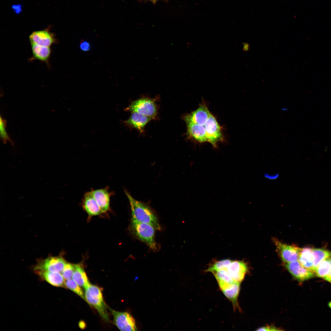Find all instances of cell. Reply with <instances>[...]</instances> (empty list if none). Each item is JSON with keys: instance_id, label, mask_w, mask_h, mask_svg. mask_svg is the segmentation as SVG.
Here are the masks:
<instances>
[{"instance_id": "52a82bcc", "label": "cell", "mask_w": 331, "mask_h": 331, "mask_svg": "<svg viewBox=\"0 0 331 331\" xmlns=\"http://www.w3.org/2000/svg\"><path fill=\"white\" fill-rule=\"evenodd\" d=\"M273 241L277 252L284 263L298 260L301 248L283 243L275 238Z\"/></svg>"}, {"instance_id": "ffe728a7", "label": "cell", "mask_w": 331, "mask_h": 331, "mask_svg": "<svg viewBox=\"0 0 331 331\" xmlns=\"http://www.w3.org/2000/svg\"><path fill=\"white\" fill-rule=\"evenodd\" d=\"M74 270L72 277V279L80 287L84 289L91 284L82 266L79 264H74Z\"/></svg>"}, {"instance_id": "d590c367", "label": "cell", "mask_w": 331, "mask_h": 331, "mask_svg": "<svg viewBox=\"0 0 331 331\" xmlns=\"http://www.w3.org/2000/svg\"><path fill=\"white\" fill-rule=\"evenodd\" d=\"M153 0V1H154V0Z\"/></svg>"}, {"instance_id": "83f0119b", "label": "cell", "mask_w": 331, "mask_h": 331, "mask_svg": "<svg viewBox=\"0 0 331 331\" xmlns=\"http://www.w3.org/2000/svg\"><path fill=\"white\" fill-rule=\"evenodd\" d=\"M74 270V264L67 263L62 272V274L65 280H68L72 278Z\"/></svg>"}, {"instance_id": "8fae6325", "label": "cell", "mask_w": 331, "mask_h": 331, "mask_svg": "<svg viewBox=\"0 0 331 331\" xmlns=\"http://www.w3.org/2000/svg\"><path fill=\"white\" fill-rule=\"evenodd\" d=\"M284 264L289 272L299 281L306 280L313 277L315 275L314 272L302 266L298 260Z\"/></svg>"}, {"instance_id": "7c38bea8", "label": "cell", "mask_w": 331, "mask_h": 331, "mask_svg": "<svg viewBox=\"0 0 331 331\" xmlns=\"http://www.w3.org/2000/svg\"><path fill=\"white\" fill-rule=\"evenodd\" d=\"M210 113L207 106L202 104L197 109L185 116L184 119L186 123H193L205 125Z\"/></svg>"}, {"instance_id": "9a60e30c", "label": "cell", "mask_w": 331, "mask_h": 331, "mask_svg": "<svg viewBox=\"0 0 331 331\" xmlns=\"http://www.w3.org/2000/svg\"><path fill=\"white\" fill-rule=\"evenodd\" d=\"M187 134L189 137L200 143L208 142L205 125L187 123Z\"/></svg>"}, {"instance_id": "7a4b0ae2", "label": "cell", "mask_w": 331, "mask_h": 331, "mask_svg": "<svg viewBox=\"0 0 331 331\" xmlns=\"http://www.w3.org/2000/svg\"><path fill=\"white\" fill-rule=\"evenodd\" d=\"M130 229L133 234L154 251L158 249L155 239V228L152 225L131 218Z\"/></svg>"}, {"instance_id": "e0dca14e", "label": "cell", "mask_w": 331, "mask_h": 331, "mask_svg": "<svg viewBox=\"0 0 331 331\" xmlns=\"http://www.w3.org/2000/svg\"><path fill=\"white\" fill-rule=\"evenodd\" d=\"M35 271L42 279L51 285L57 287H65V279L60 272L42 270Z\"/></svg>"}, {"instance_id": "3957f363", "label": "cell", "mask_w": 331, "mask_h": 331, "mask_svg": "<svg viewBox=\"0 0 331 331\" xmlns=\"http://www.w3.org/2000/svg\"><path fill=\"white\" fill-rule=\"evenodd\" d=\"M85 290V300L97 310L104 320L109 322L107 307L100 288L91 284Z\"/></svg>"}, {"instance_id": "277c9868", "label": "cell", "mask_w": 331, "mask_h": 331, "mask_svg": "<svg viewBox=\"0 0 331 331\" xmlns=\"http://www.w3.org/2000/svg\"><path fill=\"white\" fill-rule=\"evenodd\" d=\"M125 110L131 112H137L150 117L154 118L157 114V109L154 101L152 100L141 98L134 101Z\"/></svg>"}, {"instance_id": "4316f807", "label": "cell", "mask_w": 331, "mask_h": 331, "mask_svg": "<svg viewBox=\"0 0 331 331\" xmlns=\"http://www.w3.org/2000/svg\"><path fill=\"white\" fill-rule=\"evenodd\" d=\"M6 121L1 116L0 118V137L4 143H6L7 141H8L13 144V142L6 130Z\"/></svg>"}, {"instance_id": "d4e9b609", "label": "cell", "mask_w": 331, "mask_h": 331, "mask_svg": "<svg viewBox=\"0 0 331 331\" xmlns=\"http://www.w3.org/2000/svg\"><path fill=\"white\" fill-rule=\"evenodd\" d=\"M212 273L217 282L232 283L235 282L231 276L227 268L220 270Z\"/></svg>"}, {"instance_id": "5bb4252c", "label": "cell", "mask_w": 331, "mask_h": 331, "mask_svg": "<svg viewBox=\"0 0 331 331\" xmlns=\"http://www.w3.org/2000/svg\"><path fill=\"white\" fill-rule=\"evenodd\" d=\"M90 191L99 206L102 213L108 211L112 194L109 192L108 188L91 189Z\"/></svg>"}, {"instance_id": "4dcf8cb0", "label": "cell", "mask_w": 331, "mask_h": 331, "mask_svg": "<svg viewBox=\"0 0 331 331\" xmlns=\"http://www.w3.org/2000/svg\"><path fill=\"white\" fill-rule=\"evenodd\" d=\"M257 331H279L282 330L275 326H266L258 328Z\"/></svg>"}, {"instance_id": "1f68e13d", "label": "cell", "mask_w": 331, "mask_h": 331, "mask_svg": "<svg viewBox=\"0 0 331 331\" xmlns=\"http://www.w3.org/2000/svg\"><path fill=\"white\" fill-rule=\"evenodd\" d=\"M12 8L16 14L20 13L22 11V6L20 4L13 5H12Z\"/></svg>"}, {"instance_id": "7402d4cb", "label": "cell", "mask_w": 331, "mask_h": 331, "mask_svg": "<svg viewBox=\"0 0 331 331\" xmlns=\"http://www.w3.org/2000/svg\"><path fill=\"white\" fill-rule=\"evenodd\" d=\"M312 255L313 269L315 273L319 264L331 255V252L323 248H313Z\"/></svg>"}, {"instance_id": "30bf717a", "label": "cell", "mask_w": 331, "mask_h": 331, "mask_svg": "<svg viewBox=\"0 0 331 331\" xmlns=\"http://www.w3.org/2000/svg\"><path fill=\"white\" fill-rule=\"evenodd\" d=\"M219 287L225 296L232 302L234 310L241 309L238 302L240 283L235 282L232 283L217 282Z\"/></svg>"}, {"instance_id": "4fadbf2b", "label": "cell", "mask_w": 331, "mask_h": 331, "mask_svg": "<svg viewBox=\"0 0 331 331\" xmlns=\"http://www.w3.org/2000/svg\"><path fill=\"white\" fill-rule=\"evenodd\" d=\"M227 269L233 280L240 283L243 280L248 271L247 264L242 261H232Z\"/></svg>"}, {"instance_id": "836d02e7", "label": "cell", "mask_w": 331, "mask_h": 331, "mask_svg": "<svg viewBox=\"0 0 331 331\" xmlns=\"http://www.w3.org/2000/svg\"><path fill=\"white\" fill-rule=\"evenodd\" d=\"M243 50L244 51H248L249 49V45L247 43H243Z\"/></svg>"}, {"instance_id": "8992f818", "label": "cell", "mask_w": 331, "mask_h": 331, "mask_svg": "<svg viewBox=\"0 0 331 331\" xmlns=\"http://www.w3.org/2000/svg\"><path fill=\"white\" fill-rule=\"evenodd\" d=\"M113 316L114 324L120 330L137 331L134 318L129 313L119 312L109 308Z\"/></svg>"}, {"instance_id": "603a6c76", "label": "cell", "mask_w": 331, "mask_h": 331, "mask_svg": "<svg viewBox=\"0 0 331 331\" xmlns=\"http://www.w3.org/2000/svg\"><path fill=\"white\" fill-rule=\"evenodd\" d=\"M232 261L229 259H225L215 261L209 265L206 269L205 272H210L213 273L221 269L228 268Z\"/></svg>"}, {"instance_id": "5b68a950", "label": "cell", "mask_w": 331, "mask_h": 331, "mask_svg": "<svg viewBox=\"0 0 331 331\" xmlns=\"http://www.w3.org/2000/svg\"><path fill=\"white\" fill-rule=\"evenodd\" d=\"M205 126L208 142L216 147L217 143L223 140V135L221 127L211 113Z\"/></svg>"}, {"instance_id": "44dd1931", "label": "cell", "mask_w": 331, "mask_h": 331, "mask_svg": "<svg viewBox=\"0 0 331 331\" xmlns=\"http://www.w3.org/2000/svg\"><path fill=\"white\" fill-rule=\"evenodd\" d=\"M312 249L309 247L301 248L298 261L303 267L314 272L313 269Z\"/></svg>"}, {"instance_id": "2e32d148", "label": "cell", "mask_w": 331, "mask_h": 331, "mask_svg": "<svg viewBox=\"0 0 331 331\" xmlns=\"http://www.w3.org/2000/svg\"><path fill=\"white\" fill-rule=\"evenodd\" d=\"M82 206L89 216H97L102 213L99 206L90 191L84 194L82 198Z\"/></svg>"}, {"instance_id": "f546056e", "label": "cell", "mask_w": 331, "mask_h": 331, "mask_svg": "<svg viewBox=\"0 0 331 331\" xmlns=\"http://www.w3.org/2000/svg\"><path fill=\"white\" fill-rule=\"evenodd\" d=\"M264 177L266 179L270 180H275L277 179L279 177L278 173H265L264 174Z\"/></svg>"}, {"instance_id": "d6a6232c", "label": "cell", "mask_w": 331, "mask_h": 331, "mask_svg": "<svg viewBox=\"0 0 331 331\" xmlns=\"http://www.w3.org/2000/svg\"><path fill=\"white\" fill-rule=\"evenodd\" d=\"M329 258L331 264L330 269L328 274L324 279L326 281L331 283V255L329 257Z\"/></svg>"}, {"instance_id": "d6986e66", "label": "cell", "mask_w": 331, "mask_h": 331, "mask_svg": "<svg viewBox=\"0 0 331 331\" xmlns=\"http://www.w3.org/2000/svg\"><path fill=\"white\" fill-rule=\"evenodd\" d=\"M152 118L141 113L132 112L130 117L125 123L128 126L134 127L139 131H142L145 125Z\"/></svg>"}, {"instance_id": "ac0fdd59", "label": "cell", "mask_w": 331, "mask_h": 331, "mask_svg": "<svg viewBox=\"0 0 331 331\" xmlns=\"http://www.w3.org/2000/svg\"><path fill=\"white\" fill-rule=\"evenodd\" d=\"M32 57L31 60H37L45 63L49 66V61L51 54L50 47L41 46L31 43Z\"/></svg>"}, {"instance_id": "e575fe53", "label": "cell", "mask_w": 331, "mask_h": 331, "mask_svg": "<svg viewBox=\"0 0 331 331\" xmlns=\"http://www.w3.org/2000/svg\"><path fill=\"white\" fill-rule=\"evenodd\" d=\"M281 109L282 111H287L288 110V108L287 107H282L281 108Z\"/></svg>"}, {"instance_id": "f1b7e54d", "label": "cell", "mask_w": 331, "mask_h": 331, "mask_svg": "<svg viewBox=\"0 0 331 331\" xmlns=\"http://www.w3.org/2000/svg\"><path fill=\"white\" fill-rule=\"evenodd\" d=\"M79 47L80 49L85 51H89L90 49V45L89 43L83 40H82L80 43Z\"/></svg>"}, {"instance_id": "cb8c5ba5", "label": "cell", "mask_w": 331, "mask_h": 331, "mask_svg": "<svg viewBox=\"0 0 331 331\" xmlns=\"http://www.w3.org/2000/svg\"><path fill=\"white\" fill-rule=\"evenodd\" d=\"M331 264L329 257L322 261L316 268L315 273L318 277L324 279L329 273Z\"/></svg>"}, {"instance_id": "6da1fadb", "label": "cell", "mask_w": 331, "mask_h": 331, "mask_svg": "<svg viewBox=\"0 0 331 331\" xmlns=\"http://www.w3.org/2000/svg\"><path fill=\"white\" fill-rule=\"evenodd\" d=\"M129 201L132 218L136 220L150 224L156 229L160 230L161 226L154 211L147 204L134 198L127 191H125Z\"/></svg>"}, {"instance_id": "484cf974", "label": "cell", "mask_w": 331, "mask_h": 331, "mask_svg": "<svg viewBox=\"0 0 331 331\" xmlns=\"http://www.w3.org/2000/svg\"><path fill=\"white\" fill-rule=\"evenodd\" d=\"M65 286L67 288L75 293L81 298L85 300V293L73 279H70L66 280Z\"/></svg>"}, {"instance_id": "9c48e42d", "label": "cell", "mask_w": 331, "mask_h": 331, "mask_svg": "<svg viewBox=\"0 0 331 331\" xmlns=\"http://www.w3.org/2000/svg\"><path fill=\"white\" fill-rule=\"evenodd\" d=\"M29 38L30 44L44 47H51L58 42L54 34L49 29L34 31L29 35Z\"/></svg>"}, {"instance_id": "ba28073f", "label": "cell", "mask_w": 331, "mask_h": 331, "mask_svg": "<svg viewBox=\"0 0 331 331\" xmlns=\"http://www.w3.org/2000/svg\"><path fill=\"white\" fill-rule=\"evenodd\" d=\"M67 263L61 257H49L38 262L34 270L62 273Z\"/></svg>"}]
</instances>
